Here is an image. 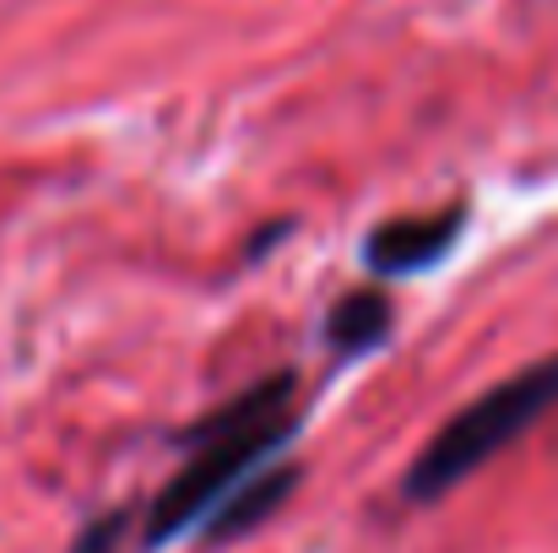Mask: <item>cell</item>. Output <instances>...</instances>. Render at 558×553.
<instances>
[{
	"instance_id": "cell-1",
	"label": "cell",
	"mask_w": 558,
	"mask_h": 553,
	"mask_svg": "<svg viewBox=\"0 0 558 553\" xmlns=\"http://www.w3.org/2000/svg\"><path fill=\"white\" fill-rule=\"evenodd\" d=\"M293 396H299V374L277 369V374H266L260 385L239 390L228 407L206 412L195 429L180 434L185 467L142 510V543L147 549H163L180 532H190L195 521H206L244 478H255L271 456L288 450V440L299 434Z\"/></svg>"
},
{
	"instance_id": "cell-2",
	"label": "cell",
	"mask_w": 558,
	"mask_h": 553,
	"mask_svg": "<svg viewBox=\"0 0 558 553\" xmlns=\"http://www.w3.org/2000/svg\"><path fill=\"white\" fill-rule=\"evenodd\" d=\"M554 407H558V353H548L537 364L515 369L510 380H499L494 390H483L477 401H466L456 418H445L428 434V445L412 456V467L401 478V500L407 505L445 500L472 472H483L499 450H510L521 434H532Z\"/></svg>"
},
{
	"instance_id": "cell-3",
	"label": "cell",
	"mask_w": 558,
	"mask_h": 553,
	"mask_svg": "<svg viewBox=\"0 0 558 553\" xmlns=\"http://www.w3.org/2000/svg\"><path fill=\"white\" fill-rule=\"evenodd\" d=\"M466 212L445 206V212H417V217H385L379 228H369L364 239V261L379 277H412L428 272L450 255V244L461 239Z\"/></svg>"
},
{
	"instance_id": "cell-4",
	"label": "cell",
	"mask_w": 558,
	"mask_h": 553,
	"mask_svg": "<svg viewBox=\"0 0 558 553\" xmlns=\"http://www.w3.org/2000/svg\"><path fill=\"white\" fill-rule=\"evenodd\" d=\"M299 467L293 461H277V467H260L255 478H244L206 521H201V538L217 549V543H233V538H244V532H255L266 516H277L282 510V500L299 489Z\"/></svg>"
},
{
	"instance_id": "cell-5",
	"label": "cell",
	"mask_w": 558,
	"mask_h": 553,
	"mask_svg": "<svg viewBox=\"0 0 558 553\" xmlns=\"http://www.w3.org/2000/svg\"><path fill=\"white\" fill-rule=\"evenodd\" d=\"M390 321H396V304L379 288H353L326 310V342L342 359H359V353H369L390 337Z\"/></svg>"
},
{
	"instance_id": "cell-6",
	"label": "cell",
	"mask_w": 558,
	"mask_h": 553,
	"mask_svg": "<svg viewBox=\"0 0 558 553\" xmlns=\"http://www.w3.org/2000/svg\"><path fill=\"white\" fill-rule=\"evenodd\" d=\"M131 521H136V510H109V516H93V521L82 527V538L71 543V553H114V549H120V538L131 532Z\"/></svg>"
}]
</instances>
